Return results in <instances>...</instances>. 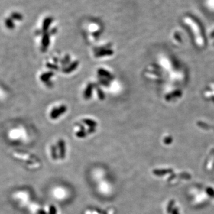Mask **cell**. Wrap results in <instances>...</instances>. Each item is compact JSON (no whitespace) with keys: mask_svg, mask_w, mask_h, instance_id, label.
<instances>
[{"mask_svg":"<svg viewBox=\"0 0 214 214\" xmlns=\"http://www.w3.org/2000/svg\"><path fill=\"white\" fill-rule=\"evenodd\" d=\"M30 195V193L28 190L18 189L12 193L11 199L19 207L24 208L29 205L31 199Z\"/></svg>","mask_w":214,"mask_h":214,"instance_id":"obj_1","label":"cell"},{"mask_svg":"<svg viewBox=\"0 0 214 214\" xmlns=\"http://www.w3.org/2000/svg\"><path fill=\"white\" fill-rule=\"evenodd\" d=\"M12 157L15 160L28 168H35L39 165V162H34V158L29 154L20 151H14L12 153Z\"/></svg>","mask_w":214,"mask_h":214,"instance_id":"obj_2","label":"cell"},{"mask_svg":"<svg viewBox=\"0 0 214 214\" xmlns=\"http://www.w3.org/2000/svg\"><path fill=\"white\" fill-rule=\"evenodd\" d=\"M94 214H97V213H96V212H94Z\"/></svg>","mask_w":214,"mask_h":214,"instance_id":"obj_3","label":"cell"}]
</instances>
